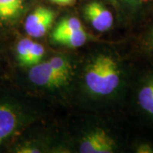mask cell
<instances>
[{
  "instance_id": "cell-5",
  "label": "cell",
  "mask_w": 153,
  "mask_h": 153,
  "mask_svg": "<svg viewBox=\"0 0 153 153\" xmlns=\"http://www.w3.org/2000/svg\"><path fill=\"white\" fill-rule=\"evenodd\" d=\"M117 148L115 140L106 132L96 128L88 132L82 139L79 152L82 153H111Z\"/></svg>"
},
{
  "instance_id": "cell-12",
  "label": "cell",
  "mask_w": 153,
  "mask_h": 153,
  "mask_svg": "<svg viewBox=\"0 0 153 153\" xmlns=\"http://www.w3.org/2000/svg\"><path fill=\"white\" fill-rule=\"evenodd\" d=\"M81 29H83V27L82 22H80L78 18L74 16H67L60 20V22L56 25L52 34H59Z\"/></svg>"
},
{
  "instance_id": "cell-16",
  "label": "cell",
  "mask_w": 153,
  "mask_h": 153,
  "mask_svg": "<svg viewBox=\"0 0 153 153\" xmlns=\"http://www.w3.org/2000/svg\"><path fill=\"white\" fill-rule=\"evenodd\" d=\"M49 1L57 4H60V5H69V4H71L75 0H49Z\"/></svg>"
},
{
  "instance_id": "cell-2",
  "label": "cell",
  "mask_w": 153,
  "mask_h": 153,
  "mask_svg": "<svg viewBox=\"0 0 153 153\" xmlns=\"http://www.w3.org/2000/svg\"><path fill=\"white\" fill-rule=\"evenodd\" d=\"M34 118V111L22 99L0 91V148L16 140Z\"/></svg>"
},
{
  "instance_id": "cell-4",
  "label": "cell",
  "mask_w": 153,
  "mask_h": 153,
  "mask_svg": "<svg viewBox=\"0 0 153 153\" xmlns=\"http://www.w3.org/2000/svg\"><path fill=\"white\" fill-rule=\"evenodd\" d=\"M55 13L52 10L40 6L33 10L24 21V31L30 38L44 36L53 25Z\"/></svg>"
},
{
  "instance_id": "cell-13",
  "label": "cell",
  "mask_w": 153,
  "mask_h": 153,
  "mask_svg": "<svg viewBox=\"0 0 153 153\" xmlns=\"http://www.w3.org/2000/svg\"><path fill=\"white\" fill-rule=\"evenodd\" d=\"M45 54V49L42 44H38L37 42L33 41V44L32 45V49L30 52V58H29V66H33L36 64L39 63Z\"/></svg>"
},
{
  "instance_id": "cell-11",
  "label": "cell",
  "mask_w": 153,
  "mask_h": 153,
  "mask_svg": "<svg viewBox=\"0 0 153 153\" xmlns=\"http://www.w3.org/2000/svg\"><path fill=\"white\" fill-rule=\"evenodd\" d=\"M47 61L58 74L63 76L68 82L70 81L72 67L70 63V60L66 57L62 56V55H56V56L51 57Z\"/></svg>"
},
{
  "instance_id": "cell-14",
  "label": "cell",
  "mask_w": 153,
  "mask_h": 153,
  "mask_svg": "<svg viewBox=\"0 0 153 153\" xmlns=\"http://www.w3.org/2000/svg\"><path fill=\"white\" fill-rule=\"evenodd\" d=\"M138 153H152L153 147L149 144H140L136 149Z\"/></svg>"
},
{
  "instance_id": "cell-1",
  "label": "cell",
  "mask_w": 153,
  "mask_h": 153,
  "mask_svg": "<svg viewBox=\"0 0 153 153\" xmlns=\"http://www.w3.org/2000/svg\"><path fill=\"white\" fill-rule=\"evenodd\" d=\"M121 82V67L112 55L100 52L87 62L83 71V84L92 97H109L117 92Z\"/></svg>"
},
{
  "instance_id": "cell-9",
  "label": "cell",
  "mask_w": 153,
  "mask_h": 153,
  "mask_svg": "<svg viewBox=\"0 0 153 153\" xmlns=\"http://www.w3.org/2000/svg\"><path fill=\"white\" fill-rule=\"evenodd\" d=\"M138 103L145 112L153 116V77L144 82L140 88Z\"/></svg>"
},
{
  "instance_id": "cell-15",
  "label": "cell",
  "mask_w": 153,
  "mask_h": 153,
  "mask_svg": "<svg viewBox=\"0 0 153 153\" xmlns=\"http://www.w3.org/2000/svg\"><path fill=\"white\" fill-rule=\"evenodd\" d=\"M119 1H121L125 5L129 6L131 8H135L137 6L141 5L145 0H119Z\"/></svg>"
},
{
  "instance_id": "cell-8",
  "label": "cell",
  "mask_w": 153,
  "mask_h": 153,
  "mask_svg": "<svg viewBox=\"0 0 153 153\" xmlns=\"http://www.w3.org/2000/svg\"><path fill=\"white\" fill-rule=\"evenodd\" d=\"M88 38V35L85 32L84 28L81 30L51 35V39L53 42L70 48L81 47L87 42Z\"/></svg>"
},
{
  "instance_id": "cell-7",
  "label": "cell",
  "mask_w": 153,
  "mask_h": 153,
  "mask_svg": "<svg viewBox=\"0 0 153 153\" xmlns=\"http://www.w3.org/2000/svg\"><path fill=\"white\" fill-rule=\"evenodd\" d=\"M27 0H0V30L14 27L21 21Z\"/></svg>"
},
{
  "instance_id": "cell-3",
  "label": "cell",
  "mask_w": 153,
  "mask_h": 153,
  "mask_svg": "<svg viewBox=\"0 0 153 153\" xmlns=\"http://www.w3.org/2000/svg\"><path fill=\"white\" fill-rule=\"evenodd\" d=\"M27 79L33 85L44 88H59L65 86L68 81L58 74L46 60L30 66Z\"/></svg>"
},
{
  "instance_id": "cell-6",
  "label": "cell",
  "mask_w": 153,
  "mask_h": 153,
  "mask_svg": "<svg viewBox=\"0 0 153 153\" xmlns=\"http://www.w3.org/2000/svg\"><path fill=\"white\" fill-rule=\"evenodd\" d=\"M84 17L88 22L98 32H105L111 28L113 15L100 2H91L83 9Z\"/></svg>"
},
{
  "instance_id": "cell-17",
  "label": "cell",
  "mask_w": 153,
  "mask_h": 153,
  "mask_svg": "<svg viewBox=\"0 0 153 153\" xmlns=\"http://www.w3.org/2000/svg\"><path fill=\"white\" fill-rule=\"evenodd\" d=\"M151 44H152V46L153 47V33L152 34V38H151Z\"/></svg>"
},
{
  "instance_id": "cell-10",
  "label": "cell",
  "mask_w": 153,
  "mask_h": 153,
  "mask_svg": "<svg viewBox=\"0 0 153 153\" xmlns=\"http://www.w3.org/2000/svg\"><path fill=\"white\" fill-rule=\"evenodd\" d=\"M33 40L31 38H22L17 41L15 45V55L17 63L22 67L29 66L30 52Z\"/></svg>"
}]
</instances>
